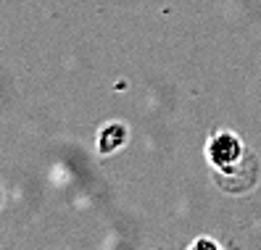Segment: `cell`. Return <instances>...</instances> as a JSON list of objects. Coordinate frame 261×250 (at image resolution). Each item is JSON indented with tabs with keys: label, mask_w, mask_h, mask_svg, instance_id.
I'll use <instances>...</instances> for the list:
<instances>
[{
	"label": "cell",
	"mask_w": 261,
	"mask_h": 250,
	"mask_svg": "<svg viewBox=\"0 0 261 250\" xmlns=\"http://www.w3.org/2000/svg\"><path fill=\"white\" fill-rule=\"evenodd\" d=\"M208 153H211V161L217 163L219 169L227 171V169H232V163H235L232 155L235 153H243V145H240V140L235 134H219V137L211 140Z\"/></svg>",
	"instance_id": "6da1fadb"
}]
</instances>
